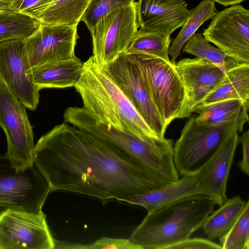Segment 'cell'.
Masks as SVG:
<instances>
[{"mask_svg":"<svg viewBox=\"0 0 249 249\" xmlns=\"http://www.w3.org/2000/svg\"><path fill=\"white\" fill-rule=\"evenodd\" d=\"M34 162L51 191H68L126 202L163 186L138 160L119 147L66 123L38 140Z\"/></svg>","mask_w":249,"mask_h":249,"instance_id":"cell-1","label":"cell"},{"mask_svg":"<svg viewBox=\"0 0 249 249\" xmlns=\"http://www.w3.org/2000/svg\"><path fill=\"white\" fill-rule=\"evenodd\" d=\"M214 205L202 194L178 200L148 213L129 239L141 249H167L201 227Z\"/></svg>","mask_w":249,"mask_h":249,"instance_id":"cell-2","label":"cell"},{"mask_svg":"<svg viewBox=\"0 0 249 249\" xmlns=\"http://www.w3.org/2000/svg\"><path fill=\"white\" fill-rule=\"evenodd\" d=\"M74 87L83 107L101 120L142 138H158L92 56L84 62L81 77Z\"/></svg>","mask_w":249,"mask_h":249,"instance_id":"cell-3","label":"cell"},{"mask_svg":"<svg viewBox=\"0 0 249 249\" xmlns=\"http://www.w3.org/2000/svg\"><path fill=\"white\" fill-rule=\"evenodd\" d=\"M63 116L65 123L119 147L155 175L163 173L171 161L173 147L170 139L142 138L120 130L83 107H70Z\"/></svg>","mask_w":249,"mask_h":249,"instance_id":"cell-4","label":"cell"},{"mask_svg":"<svg viewBox=\"0 0 249 249\" xmlns=\"http://www.w3.org/2000/svg\"><path fill=\"white\" fill-rule=\"evenodd\" d=\"M128 54L138 67L167 128L173 120L178 119L185 98L184 86L175 65L145 53Z\"/></svg>","mask_w":249,"mask_h":249,"instance_id":"cell-5","label":"cell"},{"mask_svg":"<svg viewBox=\"0 0 249 249\" xmlns=\"http://www.w3.org/2000/svg\"><path fill=\"white\" fill-rule=\"evenodd\" d=\"M50 192L35 164L18 171L6 155L0 156V214L8 210L40 213Z\"/></svg>","mask_w":249,"mask_h":249,"instance_id":"cell-6","label":"cell"},{"mask_svg":"<svg viewBox=\"0 0 249 249\" xmlns=\"http://www.w3.org/2000/svg\"><path fill=\"white\" fill-rule=\"evenodd\" d=\"M242 129L236 124H199L192 116L186 122L174 145L175 167L181 175L195 174L215 152L229 132Z\"/></svg>","mask_w":249,"mask_h":249,"instance_id":"cell-7","label":"cell"},{"mask_svg":"<svg viewBox=\"0 0 249 249\" xmlns=\"http://www.w3.org/2000/svg\"><path fill=\"white\" fill-rule=\"evenodd\" d=\"M26 108L0 78V126L7 140L5 155L18 171L34 164L33 132Z\"/></svg>","mask_w":249,"mask_h":249,"instance_id":"cell-8","label":"cell"},{"mask_svg":"<svg viewBox=\"0 0 249 249\" xmlns=\"http://www.w3.org/2000/svg\"><path fill=\"white\" fill-rule=\"evenodd\" d=\"M135 1L119 7L102 18L90 33L92 57L99 67L126 52L137 36L140 27Z\"/></svg>","mask_w":249,"mask_h":249,"instance_id":"cell-9","label":"cell"},{"mask_svg":"<svg viewBox=\"0 0 249 249\" xmlns=\"http://www.w3.org/2000/svg\"><path fill=\"white\" fill-rule=\"evenodd\" d=\"M115 83L159 138L166 128L152 99L142 73L128 53L99 67Z\"/></svg>","mask_w":249,"mask_h":249,"instance_id":"cell-10","label":"cell"},{"mask_svg":"<svg viewBox=\"0 0 249 249\" xmlns=\"http://www.w3.org/2000/svg\"><path fill=\"white\" fill-rule=\"evenodd\" d=\"M202 35L229 57L249 64V11L242 5L217 12Z\"/></svg>","mask_w":249,"mask_h":249,"instance_id":"cell-11","label":"cell"},{"mask_svg":"<svg viewBox=\"0 0 249 249\" xmlns=\"http://www.w3.org/2000/svg\"><path fill=\"white\" fill-rule=\"evenodd\" d=\"M46 215L8 210L0 214V249H53Z\"/></svg>","mask_w":249,"mask_h":249,"instance_id":"cell-12","label":"cell"},{"mask_svg":"<svg viewBox=\"0 0 249 249\" xmlns=\"http://www.w3.org/2000/svg\"><path fill=\"white\" fill-rule=\"evenodd\" d=\"M24 40L0 42V78L26 108L35 110L39 103V90L34 82Z\"/></svg>","mask_w":249,"mask_h":249,"instance_id":"cell-13","label":"cell"},{"mask_svg":"<svg viewBox=\"0 0 249 249\" xmlns=\"http://www.w3.org/2000/svg\"><path fill=\"white\" fill-rule=\"evenodd\" d=\"M79 37L77 26L41 22L38 29L24 40L32 67L74 57Z\"/></svg>","mask_w":249,"mask_h":249,"instance_id":"cell-14","label":"cell"},{"mask_svg":"<svg viewBox=\"0 0 249 249\" xmlns=\"http://www.w3.org/2000/svg\"><path fill=\"white\" fill-rule=\"evenodd\" d=\"M185 90V102L178 118L190 116L195 108L222 82L225 74L199 57L186 58L175 64Z\"/></svg>","mask_w":249,"mask_h":249,"instance_id":"cell-15","label":"cell"},{"mask_svg":"<svg viewBox=\"0 0 249 249\" xmlns=\"http://www.w3.org/2000/svg\"><path fill=\"white\" fill-rule=\"evenodd\" d=\"M237 129H231L208 160L195 173L202 194L221 206L228 199L227 184L239 142Z\"/></svg>","mask_w":249,"mask_h":249,"instance_id":"cell-16","label":"cell"},{"mask_svg":"<svg viewBox=\"0 0 249 249\" xmlns=\"http://www.w3.org/2000/svg\"><path fill=\"white\" fill-rule=\"evenodd\" d=\"M135 6L140 28L138 33H154L166 37L182 27L189 13L184 0H138Z\"/></svg>","mask_w":249,"mask_h":249,"instance_id":"cell-17","label":"cell"},{"mask_svg":"<svg viewBox=\"0 0 249 249\" xmlns=\"http://www.w3.org/2000/svg\"><path fill=\"white\" fill-rule=\"evenodd\" d=\"M202 194L194 174L185 175L175 182L136 196L126 202L144 208L150 213L180 199Z\"/></svg>","mask_w":249,"mask_h":249,"instance_id":"cell-18","label":"cell"},{"mask_svg":"<svg viewBox=\"0 0 249 249\" xmlns=\"http://www.w3.org/2000/svg\"><path fill=\"white\" fill-rule=\"evenodd\" d=\"M84 63L74 57L32 68L33 80L39 90L46 88L74 87L82 72Z\"/></svg>","mask_w":249,"mask_h":249,"instance_id":"cell-19","label":"cell"},{"mask_svg":"<svg viewBox=\"0 0 249 249\" xmlns=\"http://www.w3.org/2000/svg\"><path fill=\"white\" fill-rule=\"evenodd\" d=\"M228 99L249 104V64L235 62L227 69L220 84L195 108L194 112L210 104Z\"/></svg>","mask_w":249,"mask_h":249,"instance_id":"cell-20","label":"cell"},{"mask_svg":"<svg viewBox=\"0 0 249 249\" xmlns=\"http://www.w3.org/2000/svg\"><path fill=\"white\" fill-rule=\"evenodd\" d=\"M249 104L240 100L228 99L217 102L196 110V120L199 124L222 125L236 124L243 130L249 121Z\"/></svg>","mask_w":249,"mask_h":249,"instance_id":"cell-21","label":"cell"},{"mask_svg":"<svg viewBox=\"0 0 249 249\" xmlns=\"http://www.w3.org/2000/svg\"><path fill=\"white\" fill-rule=\"evenodd\" d=\"M246 204L239 196H235L213 211L202 226L208 239L212 240L226 234L236 222Z\"/></svg>","mask_w":249,"mask_h":249,"instance_id":"cell-22","label":"cell"},{"mask_svg":"<svg viewBox=\"0 0 249 249\" xmlns=\"http://www.w3.org/2000/svg\"><path fill=\"white\" fill-rule=\"evenodd\" d=\"M217 12L215 1L213 0H204L189 10L188 17L181 30L173 40L169 48L168 55L171 57L172 64H176V59L180 55L183 45L189 38L203 23L212 19Z\"/></svg>","mask_w":249,"mask_h":249,"instance_id":"cell-23","label":"cell"},{"mask_svg":"<svg viewBox=\"0 0 249 249\" xmlns=\"http://www.w3.org/2000/svg\"><path fill=\"white\" fill-rule=\"evenodd\" d=\"M92 0H52L38 20L48 25L77 26Z\"/></svg>","mask_w":249,"mask_h":249,"instance_id":"cell-24","label":"cell"},{"mask_svg":"<svg viewBox=\"0 0 249 249\" xmlns=\"http://www.w3.org/2000/svg\"><path fill=\"white\" fill-rule=\"evenodd\" d=\"M40 24V20L20 13H0V42L12 39H25Z\"/></svg>","mask_w":249,"mask_h":249,"instance_id":"cell-25","label":"cell"},{"mask_svg":"<svg viewBox=\"0 0 249 249\" xmlns=\"http://www.w3.org/2000/svg\"><path fill=\"white\" fill-rule=\"evenodd\" d=\"M182 51L215 65L225 73L235 61L221 50L210 45L201 33L194 34L186 42Z\"/></svg>","mask_w":249,"mask_h":249,"instance_id":"cell-26","label":"cell"},{"mask_svg":"<svg viewBox=\"0 0 249 249\" xmlns=\"http://www.w3.org/2000/svg\"><path fill=\"white\" fill-rule=\"evenodd\" d=\"M170 37H166L154 33H138L128 46V53H142L171 62L168 50L171 43Z\"/></svg>","mask_w":249,"mask_h":249,"instance_id":"cell-27","label":"cell"},{"mask_svg":"<svg viewBox=\"0 0 249 249\" xmlns=\"http://www.w3.org/2000/svg\"><path fill=\"white\" fill-rule=\"evenodd\" d=\"M222 249H249V202L230 230L219 238Z\"/></svg>","mask_w":249,"mask_h":249,"instance_id":"cell-28","label":"cell"},{"mask_svg":"<svg viewBox=\"0 0 249 249\" xmlns=\"http://www.w3.org/2000/svg\"><path fill=\"white\" fill-rule=\"evenodd\" d=\"M136 0H92L84 14L83 21L91 33L97 22L115 9Z\"/></svg>","mask_w":249,"mask_h":249,"instance_id":"cell-29","label":"cell"},{"mask_svg":"<svg viewBox=\"0 0 249 249\" xmlns=\"http://www.w3.org/2000/svg\"><path fill=\"white\" fill-rule=\"evenodd\" d=\"M52 0H12V7L20 13L38 20Z\"/></svg>","mask_w":249,"mask_h":249,"instance_id":"cell-30","label":"cell"},{"mask_svg":"<svg viewBox=\"0 0 249 249\" xmlns=\"http://www.w3.org/2000/svg\"><path fill=\"white\" fill-rule=\"evenodd\" d=\"M87 249H141L129 239H117L102 237L88 245Z\"/></svg>","mask_w":249,"mask_h":249,"instance_id":"cell-31","label":"cell"},{"mask_svg":"<svg viewBox=\"0 0 249 249\" xmlns=\"http://www.w3.org/2000/svg\"><path fill=\"white\" fill-rule=\"evenodd\" d=\"M222 249L220 244H218L208 239L201 238H190V237L180 242L172 245L167 249Z\"/></svg>","mask_w":249,"mask_h":249,"instance_id":"cell-32","label":"cell"},{"mask_svg":"<svg viewBox=\"0 0 249 249\" xmlns=\"http://www.w3.org/2000/svg\"><path fill=\"white\" fill-rule=\"evenodd\" d=\"M239 141L242 145V158L238 162L240 169L245 174H249V130L245 131Z\"/></svg>","mask_w":249,"mask_h":249,"instance_id":"cell-33","label":"cell"},{"mask_svg":"<svg viewBox=\"0 0 249 249\" xmlns=\"http://www.w3.org/2000/svg\"><path fill=\"white\" fill-rule=\"evenodd\" d=\"M88 246V245L71 243L62 241H58L54 239V249H87Z\"/></svg>","mask_w":249,"mask_h":249,"instance_id":"cell-34","label":"cell"},{"mask_svg":"<svg viewBox=\"0 0 249 249\" xmlns=\"http://www.w3.org/2000/svg\"><path fill=\"white\" fill-rule=\"evenodd\" d=\"M15 12L12 7V0H0V13Z\"/></svg>","mask_w":249,"mask_h":249,"instance_id":"cell-35","label":"cell"},{"mask_svg":"<svg viewBox=\"0 0 249 249\" xmlns=\"http://www.w3.org/2000/svg\"><path fill=\"white\" fill-rule=\"evenodd\" d=\"M218 3L223 5L224 6H228L229 5H232L239 4L241 2L246 0H213Z\"/></svg>","mask_w":249,"mask_h":249,"instance_id":"cell-36","label":"cell"}]
</instances>
